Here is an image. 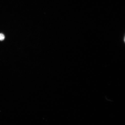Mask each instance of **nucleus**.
<instances>
[{"label": "nucleus", "mask_w": 125, "mask_h": 125, "mask_svg": "<svg viewBox=\"0 0 125 125\" xmlns=\"http://www.w3.org/2000/svg\"><path fill=\"white\" fill-rule=\"evenodd\" d=\"M5 39V36L3 34L0 33V40L2 41Z\"/></svg>", "instance_id": "obj_1"}, {"label": "nucleus", "mask_w": 125, "mask_h": 125, "mask_svg": "<svg viewBox=\"0 0 125 125\" xmlns=\"http://www.w3.org/2000/svg\"></svg>", "instance_id": "obj_2"}]
</instances>
